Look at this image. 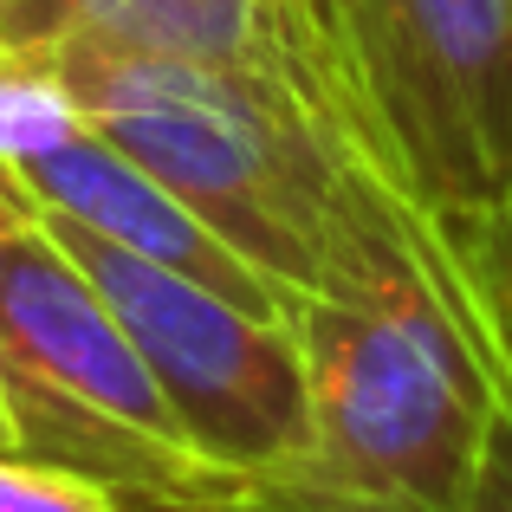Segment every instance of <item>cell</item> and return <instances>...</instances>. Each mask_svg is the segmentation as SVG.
<instances>
[{
  "label": "cell",
  "instance_id": "cell-1",
  "mask_svg": "<svg viewBox=\"0 0 512 512\" xmlns=\"http://www.w3.org/2000/svg\"><path fill=\"white\" fill-rule=\"evenodd\" d=\"M78 117L214 227L286 305L435 273L474 292L454 234L402 188L318 39L292 65L52 52ZM487 318V312H480Z\"/></svg>",
  "mask_w": 512,
  "mask_h": 512
},
{
  "label": "cell",
  "instance_id": "cell-2",
  "mask_svg": "<svg viewBox=\"0 0 512 512\" xmlns=\"http://www.w3.org/2000/svg\"><path fill=\"white\" fill-rule=\"evenodd\" d=\"M312 454L260 493L305 512H461L500 389L480 299L435 273L292 305Z\"/></svg>",
  "mask_w": 512,
  "mask_h": 512
},
{
  "label": "cell",
  "instance_id": "cell-3",
  "mask_svg": "<svg viewBox=\"0 0 512 512\" xmlns=\"http://www.w3.org/2000/svg\"><path fill=\"white\" fill-rule=\"evenodd\" d=\"M0 402L13 454L104 480L130 512H208L253 493L188 441L143 350L39 221L0 260Z\"/></svg>",
  "mask_w": 512,
  "mask_h": 512
},
{
  "label": "cell",
  "instance_id": "cell-4",
  "mask_svg": "<svg viewBox=\"0 0 512 512\" xmlns=\"http://www.w3.org/2000/svg\"><path fill=\"white\" fill-rule=\"evenodd\" d=\"M363 124L441 227L512 195V0H312Z\"/></svg>",
  "mask_w": 512,
  "mask_h": 512
},
{
  "label": "cell",
  "instance_id": "cell-5",
  "mask_svg": "<svg viewBox=\"0 0 512 512\" xmlns=\"http://www.w3.org/2000/svg\"><path fill=\"white\" fill-rule=\"evenodd\" d=\"M33 221L98 286V299L143 350L175 422L221 474L247 487H279L299 474L312 454V389H305L299 331L286 312L240 305L72 221H52V214H33Z\"/></svg>",
  "mask_w": 512,
  "mask_h": 512
},
{
  "label": "cell",
  "instance_id": "cell-6",
  "mask_svg": "<svg viewBox=\"0 0 512 512\" xmlns=\"http://www.w3.org/2000/svg\"><path fill=\"white\" fill-rule=\"evenodd\" d=\"M13 188H20V201L33 214L72 221V227H85V234L111 240V247H124V253H143V260L169 266V273H188V279H201V286L227 292V299H240V305L292 318V305L279 299L201 214H188L150 169L130 163V156L117 150L111 137H98L91 124L72 130L65 143H52V150H39L33 163H20Z\"/></svg>",
  "mask_w": 512,
  "mask_h": 512
},
{
  "label": "cell",
  "instance_id": "cell-7",
  "mask_svg": "<svg viewBox=\"0 0 512 512\" xmlns=\"http://www.w3.org/2000/svg\"><path fill=\"white\" fill-rule=\"evenodd\" d=\"M318 39L312 0H0V52H163L208 65H292Z\"/></svg>",
  "mask_w": 512,
  "mask_h": 512
},
{
  "label": "cell",
  "instance_id": "cell-8",
  "mask_svg": "<svg viewBox=\"0 0 512 512\" xmlns=\"http://www.w3.org/2000/svg\"><path fill=\"white\" fill-rule=\"evenodd\" d=\"M72 130H85V117H78L72 91L59 85V72L39 59H13V52H0V188H7L13 201H20V188H13V175L20 163H33L39 150H52V143H65ZM26 208V201H20ZM33 214V208H26Z\"/></svg>",
  "mask_w": 512,
  "mask_h": 512
},
{
  "label": "cell",
  "instance_id": "cell-9",
  "mask_svg": "<svg viewBox=\"0 0 512 512\" xmlns=\"http://www.w3.org/2000/svg\"><path fill=\"white\" fill-rule=\"evenodd\" d=\"M454 247H461V266L474 279V299L487 312V331H493V357L512 363V195L500 208H487L480 221H461L448 227Z\"/></svg>",
  "mask_w": 512,
  "mask_h": 512
},
{
  "label": "cell",
  "instance_id": "cell-10",
  "mask_svg": "<svg viewBox=\"0 0 512 512\" xmlns=\"http://www.w3.org/2000/svg\"><path fill=\"white\" fill-rule=\"evenodd\" d=\"M0 512H130V506L91 474L33 461V454H0Z\"/></svg>",
  "mask_w": 512,
  "mask_h": 512
},
{
  "label": "cell",
  "instance_id": "cell-11",
  "mask_svg": "<svg viewBox=\"0 0 512 512\" xmlns=\"http://www.w3.org/2000/svg\"><path fill=\"white\" fill-rule=\"evenodd\" d=\"M461 512H512V363L500 357V389H493V415L480 435L474 487H467Z\"/></svg>",
  "mask_w": 512,
  "mask_h": 512
},
{
  "label": "cell",
  "instance_id": "cell-12",
  "mask_svg": "<svg viewBox=\"0 0 512 512\" xmlns=\"http://www.w3.org/2000/svg\"><path fill=\"white\" fill-rule=\"evenodd\" d=\"M208 512H305V506H292V500H279V493H240V500H227V506H208Z\"/></svg>",
  "mask_w": 512,
  "mask_h": 512
},
{
  "label": "cell",
  "instance_id": "cell-13",
  "mask_svg": "<svg viewBox=\"0 0 512 512\" xmlns=\"http://www.w3.org/2000/svg\"><path fill=\"white\" fill-rule=\"evenodd\" d=\"M26 221H33V214H26V208H20V201H13V195H7V188H0V260H7V240H13V234H20V227H26Z\"/></svg>",
  "mask_w": 512,
  "mask_h": 512
},
{
  "label": "cell",
  "instance_id": "cell-14",
  "mask_svg": "<svg viewBox=\"0 0 512 512\" xmlns=\"http://www.w3.org/2000/svg\"><path fill=\"white\" fill-rule=\"evenodd\" d=\"M0 454H13V422H7V402H0Z\"/></svg>",
  "mask_w": 512,
  "mask_h": 512
}]
</instances>
